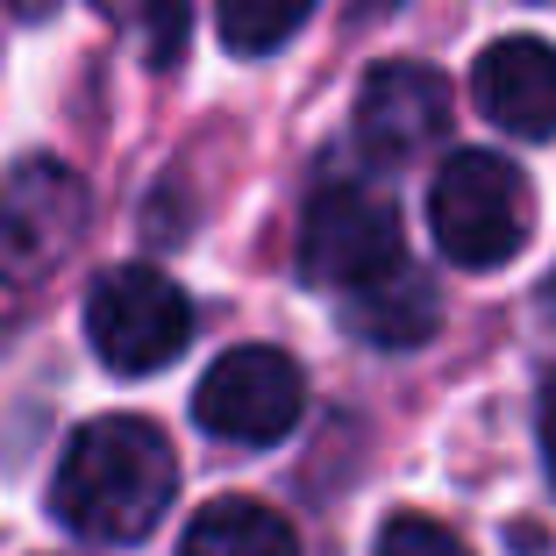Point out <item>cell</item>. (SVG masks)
<instances>
[{"label":"cell","instance_id":"cell-1","mask_svg":"<svg viewBox=\"0 0 556 556\" xmlns=\"http://www.w3.org/2000/svg\"><path fill=\"white\" fill-rule=\"evenodd\" d=\"M172 492H179V457L164 428L143 414H108L65 442L50 478V514L79 542H143L164 521Z\"/></svg>","mask_w":556,"mask_h":556},{"label":"cell","instance_id":"cell-2","mask_svg":"<svg viewBox=\"0 0 556 556\" xmlns=\"http://www.w3.org/2000/svg\"><path fill=\"white\" fill-rule=\"evenodd\" d=\"M428 229H435L442 257L464 271H492L528 250L535 236V193L507 157L492 150H457L428 186Z\"/></svg>","mask_w":556,"mask_h":556},{"label":"cell","instance_id":"cell-3","mask_svg":"<svg viewBox=\"0 0 556 556\" xmlns=\"http://www.w3.org/2000/svg\"><path fill=\"white\" fill-rule=\"evenodd\" d=\"M407 250H400V214L393 200H378L357 179H328L314 186L307 222H300V278L321 286V293H364L386 271H400Z\"/></svg>","mask_w":556,"mask_h":556},{"label":"cell","instance_id":"cell-4","mask_svg":"<svg viewBox=\"0 0 556 556\" xmlns=\"http://www.w3.org/2000/svg\"><path fill=\"white\" fill-rule=\"evenodd\" d=\"M86 343L122 378L164 371V364L193 343V300L157 264H122V271H108L86 293Z\"/></svg>","mask_w":556,"mask_h":556},{"label":"cell","instance_id":"cell-5","mask_svg":"<svg viewBox=\"0 0 556 556\" xmlns=\"http://www.w3.org/2000/svg\"><path fill=\"white\" fill-rule=\"evenodd\" d=\"M86 236V179L58 157L0 172V286H43Z\"/></svg>","mask_w":556,"mask_h":556},{"label":"cell","instance_id":"cell-6","mask_svg":"<svg viewBox=\"0 0 556 556\" xmlns=\"http://www.w3.org/2000/svg\"><path fill=\"white\" fill-rule=\"evenodd\" d=\"M300 407H307V378L271 343H243L229 357H214L207 378L193 386V421L214 442H243V450H264V442L293 435Z\"/></svg>","mask_w":556,"mask_h":556},{"label":"cell","instance_id":"cell-7","mask_svg":"<svg viewBox=\"0 0 556 556\" xmlns=\"http://www.w3.org/2000/svg\"><path fill=\"white\" fill-rule=\"evenodd\" d=\"M450 136V86L442 72L393 58V65H371V79L357 86V143L378 164H407L421 150H435Z\"/></svg>","mask_w":556,"mask_h":556},{"label":"cell","instance_id":"cell-8","mask_svg":"<svg viewBox=\"0 0 556 556\" xmlns=\"http://www.w3.org/2000/svg\"><path fill=\"white\" fill-rule=\"evenodd\" d=\"M471 100L485 108L492 129H514L528 143L556 136V43H542V36L492 43L471 72Z\"/></svg>","mask_w":556,"mask_h":556},{"label":"cell","instance_id":"cell-9","mask_svg":"<svg viewBox=\"0 0 556 556\" xmlns=\"http://www.w3.org/2000/svg\"><path fill=\"white\" fill-rule=\"evenodd\" d=\"M435 314H442V300H435V278H428L421 264H400V271H386L378 286H364V293L343 300V321L378 350L428 343V336H435Z\"/></svg>","mask_w":556,"mask_h":556},{"label":"cell","instance_id":"cell-10","mask_svg":"<svg viewBox=\"0 0 556 556\" xmlns=\"http://www.w3.org/2000/svg\"><path fill=\"white\" fill-rule=\"evenodd\" d=\"M179 556H300L293 521L264 500H243V492H222L186 521Z\"/></svg>","mask_w":556,"mask_h":556},{"label":"cell","instance_id":"cell-11","mask_svg":"<svg viewBox=\"0 0 556 556\" xmlns=\"http://www.w3.org/2000/svg\"><path fill=\"white\" fill-rule=\"evenodd\" d=\"M307 15H314V0H222L214 29H222V43L236 58H271L278 43H293L307 29Z\"/></svg>","mask_w":556,"mask_h":556},{"label":"cell","instance_id":"cell-12","mask_svg":"<svg viewBox=\"0 0 556 556\" xmlns=\"http://www.w3.org/2000/svg\"><path fill=\"white\" fill-rule=\"evenodd\" d=\"M371 556H471V549H464L442 521H428V514H393V521L378 528Z\"/></svg>","mask_w":556,"mask_h":556},{"label":"cell","instance_id":"cell-13","mask_svg":"<svg viewBox=\"0 0 556 556\" xmlns=\"http://www.w3.org/2000/svg\"><path fill=\"white\" fill-rule=\"evenodd\" d=\"M100 8H108V15H122V22H150V36H143V43H150V58H157V65H164V58H179V8H186V0H100Z\"/></svg>","mask_w":556,"mask_h":556},{"label":"cell","instance_id":"cell-14","mask_svg":"<svg viewBox=\"0 0 556 556\" xmlns=\"http://www.w3.org/2000/svg\"><path fill=\"white\" fill-rule=\"evenodd\" d=\"M535 435H542V464L556 478V371L542 378V400H535Z\"/></svg>","mask_w":556,"mask_h":556},{"label":"cell","instance_id":"cell-15","mask_svg":"<svg viewBox=\"0 0 556 556\" xmlns=\"http://www.w3.org/2000/svg\"><path fill=\"white\" fill-rule=\"evenodd\" d=\"M400 0H357V15H393Z\"/></svg>","mask_w":556,"mask_h":556},{"label":"cell","instance_id":"cell-16","mask_svg":"<svg viewBox=\"0 0 556 556\" xmlns=\"http://www.w3.org/2000/svg\"><path fill=\"white\" fill-rule=\"evenodd\" d=\"M58 0H15V15H50Z\"/></svg>","mask_w":556,"mask_h":556}]
</instances>
